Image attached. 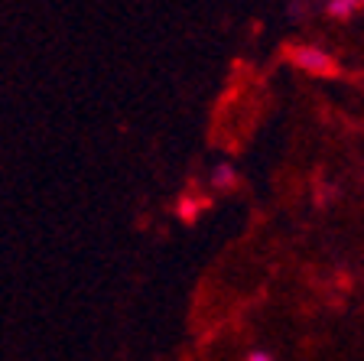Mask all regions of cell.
Masks as SVG:
<instances>
[{
    "instance_id": "cell-1",
    "label": "cell",
    "mask_w": 364,
    "mask_h": 361,
    "mask_svg": "<svg viewBox=\"0 0 364 361\" xmlns=\"http://www.w3.org/2000/svg\"><path fill=\"white\" fill-rule=\"evenodd\" d=\"M289 62H293L299 72L306 75H316V78H328L335 75V59L326 53V49H318V46H289Z\"/></svg>"
},
{
    "instance_id": "cell-2",
    "label": "cell",
    "mask_w": 364,
    "mask_h": 361,
    "mask_svg": "<svg viewBox=\"0 0 364 361\" xmlns=\"http://www.w3.org/2000/svg\"><path fill=\"white\" fill-rule=\"evenodd\" d=\"M326 10H328V16H335V20H351L358 10H364V0H328Z\"/></svg>"
},
{
    "instance_id": "cell-3",
    "label": "cell",
    "mask_w": 364,
    "mask_h": 361,
    "mask_svg": "<svg viewBox=\"0 0 364 361\" xmlns=\"http://www.w3.org/2000/svg\"><path fill=\"white\" fill-rule=\"evenodd\" d=\"M212 182L218 189H231V186H237V169L231 163H218L212 169Z\"/></svg>"
},
{
    "instance_id": "cell-4",
    "label": "cell",
    "mask_w": 364,
    "mask_h": 361,
    "mask_svg": "<svg viewBox=\"0 0 364 361\" xmlns=\"http://www.w3.org/2000/svg\"><path fill=\"white\" fill-rule=\"evenodd\" d=\"M247 361H270V355H264V352H254V355H247Z\"/></svg>"
}]
</instances>
